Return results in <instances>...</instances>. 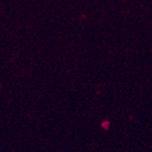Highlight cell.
Here are the masks:
<instances>
[]
</instances>
